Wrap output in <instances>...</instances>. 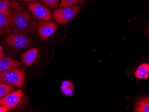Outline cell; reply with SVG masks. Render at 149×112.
Here are the masks:
<instances>
[{
  "mask_svg": "<svg viewBox=\"0 0 149 112\" xmlns=\"http://www.w3.org/2000/svg\"><path fill=\"white\" fill-rule=\"evenodd\" d=\"M10 27L13 32L33 33L37 27V21L30 13L17 1L13 0L10 6Z\"/></svg>",
  "mask_w": 149,
  "mask_h": 112,
  "instance_id": "cell-1",
  "label": "cell"
},
{
  "mask_svg": "<svg viewBox=\"0 0 149 112\" xmlns=\"http://www.w3.org/2000/svg\"><path fill=\"white\" fill-rule=\"evenodd\" d=\"M25 72L22 68L13 67L6 71H0V78L3 83L20 87L25 80Z\"/></svg>",
  "mask_w": 149,
  "mask_h": 112,
  "instance_id": "cell-2",
  "label": "cell"
},
{
  "mask_svg": "<svg viewBox=\"0 0 149 112\" xmlns=\"http://www.w3.org/2000/svg\"><path fill=\"white\" fill-rule=\"evenodd\" d=\"M79 6L71 7H60L55 10L53 14L54 19L61 25H65L76 16L80 9Z\"/></svg>",
  "mask_w": 149,
  "mask_h": 112,
  "instance_id": "cell-3",
  "label": "cell"
},
{
  "mask_svg": "<svg viewBox=\"0 0 149 112\" xmlns=\"http://www.w3.org/2000/svg\"><path fill=\"white\" fill-rule=\"evenodd\" d=\"M5 42L10 47L22 49L30 46L31 39L26 34L13 32L6 38Z\"/></svg>",
  "mask_w": 149,
  "mask_h": 112,
  "instance_id": "cell-4",
  "label": "cell"
},
{
  "mask_svg": "<svg viewBox=\"0 0 149 112\" xmlns=\"http://www.w3.org/2000/svg\"><path fill=\"white\" fill-rule=\"evenodd\" d=\"M28 8L31 12L40 20L51 21L52 15L51 11L47 7L39 2H33L29 3Z\"/></svg>",
  "mask_w": 149,
  "mask_h": 112,
  "instance_id": "cell-5",
  "label": "cell"
},
{
  "mask_svg": "<svg viewBox=\"0 0 149 112\" xmlns=\"http://www.w3.org/2000/svg\"><path fill=\"white\" fill-rule=\"evenodd\" d=\"M22 95L23 92L21 89L11 92L0 100V105L9 109L15 108L20 103Z\"/></svg>",
  "mask_w": 149,
  "mask_h": 112,
  "instance_id": "cell-6",
  "label": "cell"
},
{
  "mask_svg": "<svg viewBox=\"0 0 149 112\" xmlns=\"http://www.w3.org/2000/svg\"><path fill=\"white\" fill-rule=\"evenodd\" d=\"M58 26L52 21L39 22L37 26L38 34L43 40H46L55 33Z\"/></svg>",
  "mask_w": 149,
  "mask_h": 112,
  "instance_id": "cell-7",
  "label": "cell"
},
{
  "mask_svg": "<svg viewBox=\"0 0 149 112\" xmlns=\"http://www.w3.org/2000/svg\"><path fill=\"white\" fill-rule=\"evenodd\" d=\"M21 65L22 63L4 54L0 57V71H6L13 67H18Z\"/></svg>",
  "mask_w": 149,
  "mask_h": 112,
  "instance_id": "cell-8",
  "label": "cell"
},
{
  "mask_svg": "<svg viewBox=\"0 0 149 112\" xmlns=\"http://www.w3.org/2000/svg\"><path fill=\"white\" fill-rule=\"evenodd\" d=\"M38 53V48L33 47L24 53L20 56V59L24 64L30 66L36 61Z\"/></svg>",
  "mask_w": 149,
  "mask_h": 112,
  "instance_id": "cell-9",
  "label": "cell"
},
{
  "mask_svg": "<svg viewBox=\"0 0 149 112\" xmlns=\"http://www.w3.org/2000/svg\"><path fill=\"white\" fill-rule=\"evenodd\" d=\"M134 112H149V99L148 97L141 98L137 101L135 105Z\"/></svg>",
  "mask_w": 149,
  "mask_h": 112,
  "instance_id": "cell-10",
  "label": "cell"
},
{
  "mask_svg": "<svg viewBox=\"0 0 149 112\" xmlns=\"http://www.w3.org/2000/svg\"><path fill=\"white\" fill-rule=\"evenodd\" d=\"M135 76L137 78L147 79L149 77V65L145 63L140 65L135 72Z\"/></svg>",
  "mask_w": 149,
  "mask_h": 112,
  "instance_id": "cell-11",
  "label": "cell"
},
{
  "mask_svg": "<svg viewBox=\"0 0 149 112\" xmlns=\"http://www.w3.org/2000/svg\"><path fill=\"white\" fill-rule=\"evenodd\" d=\"M10 27V14L0 13V31Z\"/></svg>",
  "mask_w": 149,
  "mask_h": 112,
  "instance_id": "cell-12",
  "label": "cell"
},
{
  "mask_svg": "<svg viewBox=\"0 0 149 112\" xmlns=\"http://www.w3.org/2000/svg\"><path fill=\"white\" fill-rule=\"evenodd\" d=\"M15 91V88L8 84L0 83V100L11 92Z\"/></svg>",
  "mask_w": 149,
  "mask_h": 112,
  "instance_id": "cell-13",
  "label": "cell"
},
{
  "mask_svg": "<svg viewBox=\"0 0 149 112\" xmlns=\"http://www.w3.org/2000/svg\"><path fill=\"white\" fill-rule=\"evenodd\" d=\"M62 85L66 86V88L64 91H63V94L67 96H72L73 93L74 86L71 82L69 81H65L63 82Z\"/></svg>",
  "mask_w": 149,
  "mask_h": 112,
  "instance_id": "cell-14",
  "label": "cell"
},
{
  "mask_svg": "<svg viewBox=\"0 0 149 112\" xmlns=\"http://www.w3.org/2000/svg\"><path fill=\"white\" fill-rule=\"evenodd\" d=\"M10 0H0V13L10 14Z\"/></svg>",
  "mask_w": 149,
  "mask_h": 112,
  "instance_id": "cell-15",
  "label": "cell"
},
{
  "mask_svg": "<svg viewBox=\"0 0 149 112\" xmlns=\"http://www.w3.org/2000/svg\"><path fill=\"white\" fill-rule=\"evenodd\" d=\"M44 6L47 8L54 9L59 6V0H41Z\"/></svg>",
  "mask_w": 149,
  "mask_h": 112,
  "instance_id": "cell-16",
  "label": "cell"
},
{
  "mask_svg": "<svg viewBox=\"0 0 149 112\" xmlns=\"http://www.w3.org/2000/svg\"><path fill=\"white\" fill-rule=\"evenodd\" d=\"M79 3V0H61L59 7H71L77 6Z\"/></svg>",
  "mask_w": 149,
  "mask_h": 112,
  "instance_id": "cell-17",
  "label": "cell"
},
{
  "mask_svg": "<svg viewBox=\"0 0 149 112\" xmlns=\"http://www.w3.org/2000/svg\"><path fill=\"white\" fill-rule=\"evenodd\" d=\"M9 110L10 109L7 108L0 105V112H6L9 111Z\"/></svg>",
  "mask_w": 149,
  "mask_h": 112,
  "instance_id": "cell-18",
  "label": "cell"
},
{
  "mask_svg": "<svg viewBox=\"0 0 149 112\" xmlns=\"http://www.w3.org/2000/svg\"><path fill=\"white\" fill-rule=\"evenodd\" d=\"M3 48L2 46H0V57H1L3 55Z\"/></svg>",
  "mask_w": 149,
  "mask_h": 112,
  "instance_id": "cell-19",
  "label": "cell"
},
{
  "mask_svg": "<svg viewBox=\"0 0 149 112\" xmlns=\"http://www.w3.org/2000/svg\"><path fill=\"white\" fill-rule=\"evenodd\" d=\"M37 1H38V0H23V1L27 2H36Z\"/></svg>",
  "mask_w": 149,
  "mask_h": 112,
  "instance_id": "cell-20",
  "label": "cell"
},
{
  "mask_svg": "<svg viewBox=\"0 0 149 112\" xmlns=\"http://www.w3.org/2000/svg\"><path fill=\"white\" fill-rule=\"evenodd\" d=\"M84 1V0H79V2L80 4L83 3Z\"/></svg>",
  "mask_w": 149,
  "mask_h": 112,
  "instance_id": "cell-21",
  "label": "cell"
},
{
  "mask_svg": "<svg viewBox=\"0 0 149 112\" xmlns=\"http://www.w3.org/2000/svg\"><path fill=\"white\" fill-rule=\"evenodd\" d=\"M1 82H1V79L0 78V83H1Z\"/></svg>",
  "mask_w": 149,
  "mask_h": 112,
  "instance_id": "cell-22",
  "label": "cell"
},
{
  "mask_svg": "<svg viewBox=\"0 0 149 112\" xmlns=\"http://www.w3.org/2000/svg\"><path fill=\"white\" fill-rule=\"evenodd\" d=\"M21 1H23V0H20Z\"/></svg>",
  "mask_w": 149,
  "mask_h": 112,
  "instance_id": "cell-23",
  "label": "cell"
}]
</instances>
